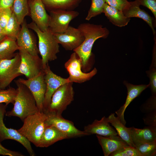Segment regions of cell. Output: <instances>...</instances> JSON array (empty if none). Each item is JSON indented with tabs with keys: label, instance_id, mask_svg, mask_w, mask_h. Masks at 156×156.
Returning <instances> with one entry per match:
<instances>
[{
	"label": "cell",
	"instance_id": "1",
	"mask_svg": "<svg viewBox=\"0 0 156 156\" xmlns=\"http://www.w3.org/2000/svg\"><path fill=\"white\" fill-rule=\"evenodd\" d=\"M77 28L82 33L84 40L81 44L73 51L81 58L82 68L85 70L91 56L94 42L99 38H106L109 36V31L107 28L101 25L88 23L81 24Z\"/></svg>",
	"mask_w": 156,
	"mask_h": 156
},
{
	"label": "cell",
	"instance_id": "2",
	"mask_svg": "<svg viewBox=\"0 0 156 156\" xmlns=\"http://www.w3.org/2000/svg\"><path fill=\"white\" fill-rule=\"evenodd\" d=\"M15 82L17 86V94L14 107L6 112L8 116H16L22 121L27 116L39 111L35 99L28 88L17 80Z\"/></svg>",
	"mask_w": 156,
	"mask_h": 156
},
{
	"label": "cell",
	"instance_id": "3",
	"mask_svg": "<svg viewBox=\"0 0 156 156\" xmlns=\"http://www.w3.org/2000/svg\"><path fill=\"white\" fill-rule=\"evenodd\" d=\"M27 25L29 28L34 30L38 36V49L42 57L43 68L49 62L57 58V55L60 51L59 44L49 29L45 31H42L33 22L27 24Z\"/></svg>",
	"mask_w": 156,
	"mask_h": 156
},
{
	"label": "cell",
	"instance_id": "4",
	"mask_svg": "<svg viewBox=\"0 0 156 156\" xmlns=\"http://www.w3.org/2000/svg\"><path fill=\"white\" fill-rule=\"evenodd\" d=\"M47 114L38 111L29 116L23 120L22 127L18 131L35 146L38 147L45 126Z\"/></svg>",
	"mask_w": 156,
	"mask_h": 156
},
{
	"label": "cell",
	"instance_id": "5",
	"mask_svg": "<svg viewBox=\"0 0 156 156\" xmlns=\"http://www.w3.org/2000/svg\"><path fill=\"white\" fill-rule=\"evenodd\" d=\"M73 83L68 82L59 87L54 93L46 114L62 115L63 112L73 101L74 92Z\"/></svg>",
	"mask_w": 156,
	"mask_h": 156
},
{
	"label": "cell",
	"instance_id": "6",
	"mask_svg": "<svg viewBox=\"0 0 156 156\" xmlns=\"http://www.w3.org/2000/svg\"><path fill=\"white\" fill-rule=\"evenodd\" d=\"M64 67L69 73V81L72 83H83L90 80L97 73L96 68L89 73L83 72L81 60L74 52L65 63Z\"/></svg>",
	"mask_w": 156,
	"mask_h": 156
},
{
	"label": "cell",
	"instance_id": "7",
	"mask_svg": "<svg viewBox=\"0 0 156 156\" xmlns=\"http://www.w3.org/2000/svg\"><path fill=\"white\" fill-rule=\"evenodd\" d=\"M21 61L18 73L24 75L27 79L33 78L39 75L43 70L42 59L39 56H33L24 49L20 48Z\"/></svg>",
	"mask_w": 156,
	"mask_h": 156
},
{
	"label": "cell",
	"instance_id": "8",
	"mask_svg": "<svg viewBox=\"0 0 156 156\" xmlns=\"http://www.w3.org/2000/svg\"><path fill=\"white\" fill-rule=\"evenodd\" d=\"M49 12V29L53 34L65 32L70 22L79 14L74 10H56Z\"/></svg>",
	"mask_w": 156,
	"mask_h": 156
},
{
	"label": "cell",
	"instance_id": "9",
	"mask_svg": "<svg viewBox=\"0 0 156 156\" xmlns=\"http://www.w3.org/2000/svg\"><path fill=\"white\" fill-rule=\"evenodd\" d=\"M21 61L19 53L10 59L1 60L0 62V89H5L16 77L22 75L18 73Z\"/></svg>",
	"mask_w": 156,
	"mask_h": 156
},
{
	"label": "cell",
	"instance_id": "10",
	"mask_svg": "<svg viewBox=\"0 0 156 156\" xmlns=\"http://www.w3.org/2000/svg\"><path fill=\"white\" fill-rule=\"evenodd\" d=\"M17 81L28 88L35 99L39 111L43 112L46 88L44 70L33 78L27 79L20 78Z\"/></svg>",
	"mask_w": 156,
	"mask_h": 156
},
{
	"label": "cell",
	"instance_id": "11",
	"mask_svg": "<svg viewBox=\"0 0 156 156\" xmlns=\"http://www.w3.org/2000/svg\"><path fill=\"white\" fill-rule=\"evenodd\" d=\"M7 106L0 103V140L2 141L10 139L15 140L21 144L27 150L31 156H34L35 154L31 146L30 142L22 135L17 131L13 129L7 128L4 122V116L6 112Z\"/></svg>",
	"mask_w": 156,
	"mask_h": 156
},
{
	"label": "cell",
	"instance_id": "12",
	"mask_svg": "<svg viewBox=\"0 0 156 156\" xmlns=\"http://www.w3.org/2000/svg\"><path fill=\"white\" fill-rule=\"evenodd\" d=\"M46 114V125L54 127L66 135L68 139L88 135L84 131L76 128L73 122L64 118L62 115Z\"/></svg>",
	"mask_w": 156,
	"mask_h": 156
},
{
	"label": "cell",
	"instance_id": "13",
	"mask_svg": "<svg viewBox=\"0 0 156 156\" xmlns=\"http://www.w3.org/2000/svg\"><path fill=\"white\" fill-rule=\"evenodd\" d=\"M46 91L43 104L44 112L48 107L52 96L55 91L60 86L68 82V79L58 76L51 70L48 63L43 67Z\"/></svg>",
	"mask_w": 156,
	"mask_h": 156
},
{
	"label": "cell",
	"instance_id": "14",
	"mask_svg": "<svg viewBox=\"0 0 156 156\" xmlns=\"http://www.w3.org/2000/svg\"><path fill=\"white\" fill-rule=\"evenodd\" d=\"M57 42L66 50H74L83 43L84 38L78 28L69 26L63 33L53 34Z\"/></svg>",
	"mask_w": 156,
	"mask_h": 156
},
{
	"label": "cell",
	"instance_id": "15",
	"mask_svg": "<svg viewBox=\"0 0 156 156\" xmlns=\"http://www.w3.org/2000/svg\"><path fill=\"white\" fill-rule=\"evenodd\" d=\"M30 15L34 23L42 31L49 29V16L41 0H28Z\"/></svg>",
	"mask_w": 156,
	"mask_h": 156
},
{
	"label": "cell",
	"instance_id": "16",
	"mask_svg": "<svg viewBox=\"0 0 156 156\" xmlns=\"http://www.w3.org/2000/svg\"><path fill=\"white\" fill-rule=\"evenodd\" d=\"M16 38V42L20 48H22L34 56H38L39 53L36 39L29 29L25 19Z\"/></svg>",
	"mask_w": 156,
	"mask_h": 156
},
{
	"label": "cell",
	"instance_id": "17",
	"mask_svg": "<svg viewBox=\"0 0 156 156\" xmlns=\"http://www.w3.org/2000/svg\"><path fill=\"white\" fill-rule=\"evenodd\" d=\"M84 131L88 135L96 134L104 137L118 135L116 131L110 125L107 118L103 117L101 120H95L92 123L85 126Z\"/></svg>",
	"mask_w": 156,
	"mask_h": 156
},
{
	"label": "cell",
	"instance_id": "18",
	"mask_svg": "<svg viewBox=\"0 0 156 156\" xmlns=\"http://www.w3.org/2000/svg\"><path fill=\"white\" fill-rule=\"evenodd\" d=\"M127 90V95L124 104L115 112L117 117L125 125L126 122L124 119V114L126 108L135 98L150 86V84L135 85L125 81L124 83Z\"/></svg>",
	"mask_w": 156,
	"mask_h": 156
},
{
	"label": "cell",
	"instance_id": "19",
	"mask_svg": "<svg viewBox=\"0 0 156 156\" xmlns=\"http://www.w3.org/2000/svg\"><path fill=\"white\" fill-rule=\"evenodd\" d=\"M105 156H108L112 153L129 145L119 135L106 137L96 135Z\"/></svg>",
	"mask_w": 156,
	"mask_h": 156
},
{
	"label": "cell",
	"instance_id": "20",
	"mask_svg": "<svg viewBox=\"0 0 156 156\" xmlns=\"http://www.w3.org/2000/svg\"><path fill=\"white\" fill-rule=\"evenodd\" d=\"M68 139L66 135L54 127L46 125L38 147H47L61 140Z\"/></svg>",
	"mask_w": 156,
	"mask_h": 156
},
{
	"label": "cell",
	"instance_id": "21",
	"mask_svg": "<svg viewBox=\"0 0 156 156\" xmlns=\"http://www.w3.org/2000/svg\"><path fill=\"white\" fill-rule=\"evenodd\" d=\"M140 6L135 0L130 2L129 6L122 12L125 16L127 18L137 17L144 21L149 25L155 35V31L153 27L152 18L145 11L141 9Z\"/></svg>",
	"mask_w": 156,
	"mask_h": 156
},
{
	"label": "cell",
	"instance_id": "22",
	"mask_svg": "<svg viewBox=\"0 0 156 156\" xmlns=\"http://www.w3.org/2000/svg\"><path fill=\"white\" fill-rule=\"evenodd\" d=\"M107 118L109 122L115 129L118 135L129 145L135 147L131 138L132 127H126L115 116L114 113L111 114Z\"/></svg>",
	"mask_w": 156,
	"mask_h": 156
},
{
	"label": "cell",
	"instance_id": "23",
	"mask_svg": "<svg viewBox=\"0 0 156 156\" xmlns=\"http://www.w3.org/2000/svg\"><path fill=\"white\" fill-rule=\"evenodd\" d=\"M46 10L50 12L56 10H73L82 0H41Z\"/></svg>",
	"mask_w": 156,
	"mask_h": 156
},
{
	"label": "cell",
	"instance_id": "24",
	"mask_svg": "<svg viewBox=\"0 0 156 156\" xmlns=\"http://www.w3.org/2000/svg\"><path fill=\"white\" fill-rule=\"evenodd\" d=\"M131 138L133 143L156 141V127L148 126L140 129L132 127Z\"/></svg>",
	"mask_w": 156,
	"mask_h": 156
},
{
	"label": "cell",
	"instance_id": "25",
	"mask_svg": "<svg viewBox=\"0 0 156 156\" xmlns=\"http://www.w3.org/2000/svg\"><path fill=\"white\" fill-rule=\"evenodd\" d=\"M103 13L112 24L118 27L127 25L129 22L130 18L125 16L122 11L105 3Z\"/></svg>",
	"mask_w": 156,
	"mask_h": 156
},
{
	"label": "cell",
	"instance_id": "26",
	"mask_svg": "<svg viewBox=\"0 0 156 156\" xmlns=\"http://www.w3.org/2000/svg\"><path fill=\"white\" fill-rule=\"evenodd\" d=\"M19 49L16 41L5 36L0 42V59H12L16 54L15 51Z\"/></svg>",
	"mask_w": 156,
	"mask_h": 156
},
{
	"label": "cell",
	"instance_id": "27",
	"mask_svg": "<svg viewBox=\"0 0 156 156\" xmlns=\"http://www.w3.org/2000/svg\"><path fill=\"white\" fill-rule=\"evenodd\" d=\"M12 9L13 13L20 25L23 22L25 17L30 15L28 0H14Z\"/></svg>",
	"mask_w": 156,
	"mask_h": 156
},
{
	"label": "cell",
	"instance_id": "28",
	"mask_svg": "<svg viewBox=\"0 0 156 156\" xmlns=\"http://www.w3.org/2000/svg\"><path fill=\"white\" fill-rule=\"evenodd\" d=\"M20 25L13 13L4 28L3 30L5 36L16 41L21 29Z\"/></svg>",
	"mask_w": 156,
	"mask_h": 156
},
{
	"label": "cell",
	"instance_id": "29",
	"mask_svg": "<svg viewBox=\"0 0 156 156\" xmlns=\"http://www.w3.org/2000/svg\"><path fill=\"white\" fill-rule=\"evenodd\" d=\"M135 148L142 156H154L156 154V141L133 142Z\"/></svg>",
	"mask_w": 156,
	"mask_h": 156
},
{
	"label": "cell",
	"instance_id": "30",
	"mask_svg": "<svg viewBox=\"0 0 156 156\" xmlns=\"http://www.w3.org/2000/svg\"><path fill=\"white\" fill-rule=\"evenodd\" d=\"M91 6L85 19L87 21L103 13L106 3L105 0H91Z\"/></svg>",
	"mask_w": 156,
	"mask_h": 156
},
{
	"label": "cell",
	"instance_id": "31",
	"mask_svg": "<svg viewBox=\"0 0 156 156\" xmlns=\"http://www.w3.org/2000/svg\"><path fill=\"white\" fill-rule=\"evenodd\" d=\"M16 94V89L12 87L1 90L0 103H4L7 106L10 103L13 104Z\"/></svg>",
	"mask_w": 156,
	"mask_h": 156
},
{
	"label": "cell",
	"instance_id": "32",
	"mask_svg": "<svg viewBox=\"0 0 156 156\" xmlns=\"http://www.w3.org/2000/svg\"><path fill=\"white\" fill-rule=\"evenodd\" d=\"M109 156H142V155L135 147L128 145L112 153Z\"/></svg>",
	"mask_w": 156,
	"mask_h": 156
},
{
	"label": "cell",
	"instance_id": "33",
	"mask_svg": "<svg viewBox=\"0 0 156 156\" xmlns=\"http://www.w3.org/2000/svg\"><path fill=\"white\" fill-rule=\"evenodd\" d=\"M12 13V8L0 10V26L3 30L6 26Z\"/></svg>",
	"mask_w": 156,
	"mask_h": 156
},
{
	"label": "cell",
	"instance_id": "34",
	"mask_svg": "<svg viewBox=\"0 0 156 156\" xmlns=\"http://www.w3.org/2000/svg\"><path fill=\"white\" fill-rule=\"evenodd\" d=\"M106 3L118 10L122 11L130 4L127 0H105Z\"/></svg>",
	"mask_w": 156,
	"mask_h": 156
},
{
	"label": "cell",
	"instance_id": "35",
	"mask_svg": "<svg viewBox=\"0 0 156 156\" xmlns=\"http://www.w3.org/2000/svg\"><path fill=\"white\" fill-rule=\"evenodd\" d=\"M140 5H142L150 10L156 18V0H135Z\"/></svg>",
	"mask_w": 156,
	"mask_h": 156
},
{
	"label": "cell",
	"instance_id": "36",
	"mask_svg": "<svg viewBox=\"0 0 156 156\" xmlns=\"http://www.w3.org/2000/svg\"><path fill=\"white\" fill-rule=\"evenodd\" d=\"M141 109L142 112L146 113L156 110L155 96L153 95L151 101L142 106Z\"/></svg>",
	"mask_w": 156,
	"mask_h": 156
},
{
	"label": "cell",
	"instance_id": "37",
	"mask_svg": "<svg viewBox=\"0 0 156 156\" xmlns=\"http://www.w3.org/2000/svg\"><path fill=\"white\" fill-rule=\"evenodd\" d=\"M143 120L146 125L156 127V110L148 113Z\"/></svg>",
	"mask_w": 156,
	"mask_h": 156
},
{
	"label": "cell",
	"instance_id": "38",
	"mask_svg": "<svg viewBox=\"0 0 156 156\" xmlns=\"http://www.w3.org/2000/svg\"><path fill=\"white\" fill-rule=\"evenodd\" d=\"M0 155L9 156H23L21 153L8 149L4 147L1 144L0 140Z\"/></svg>",
	"mask_w": 156,
	"mask_h": 156
},
{
	"label": "cell",
	"instance_id": "39",
	"mask_svg": "<svg viewBox=\"0 0 156 156\" xmlns=\"http://www.w3.org/2000/svg\"><path fill=\"white\" fill-rule=\"evenodd\" d=\"M150 79V86H151V90L153 95L155 96L156 93V72L154 70L149 74Z\"/></svg>",
	"mask_w": 156,
	"mask_h": 156
},
{
	"label": "cell",
	"instance_id": "40",
	"mask_svg": "<svg viewBox=\"0 0 156 156\" xmlns=\"http://www.w3.org/2000/svg\"><path fill=\"white\" fill-rule=\"evenodd\" d=\"M14 0H0V10L12 8Z\"/></svg>",
	"mask_w": 156,
	"mask_h": 156
},
{
	"label": "cell",
	"instance_id": "41",
	"mask_svg": "<svg viewBox=\"0 0 156 156\" xmlns=\"http://www.w3.org/2000/svg\"><path fill=\"white\" fill-rule=\"evenodd\" d=\"M5 37L4 34L3 29L0 26V42Z\"/></svg>",
	"mask_w": 156,
	"mask_h": 156
},
{
	"label": "cell",
	"instance_id": "42",
	"mask_svg": "<svg viewBox=\"0 0 156 156\" xmlns=\"http://www.w3.org/2000/svg\"><path fill=\"white\" fill-rule=\"evenodd\" d=\"M31 0V1H35L36 0Z\"/></svg>",
	"mask_w": 156,
	"mask_h": 156
},
{
	"label": "cell",
	"instance_id": "43",
	"mask_svg": "<svg viewBox=\"0 0 156 156\" xmlns=\"http://www.w3.org/2000/svg\"><path fill=\"white\" fill-rule=\"evenodd\" d=\"M1 60V59H0V62Z\"/></svg>",
	"mask_w": 156,
	"mask_h": 156
},
{
	"label": "cell",
	"instance_id": "44",
	"mask_svg": "<svg viewBox=\"0 0 156 156\" xmlns=\"http://www.w3.org/2000/svg\"><path fill=\"white\" fill-rule=\"evenodd\" d=\"M1 90L0 89V90Z\"/></svg>",
	"mask_w": 156,
	"mask_h": 156
}]
</instances>
